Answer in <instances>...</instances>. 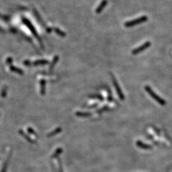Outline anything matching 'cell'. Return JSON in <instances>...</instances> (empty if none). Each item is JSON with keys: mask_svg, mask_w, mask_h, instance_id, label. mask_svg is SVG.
I'll return each mask as SVG.
<instances>
[{"mask_svg": "<svg viewBox=\"0 0 172 172\" xmlns=\"http://www.w3.org/2000/svg\"><path fill=\"white\" fill-rule=\"evenodd\" d=\"M145 91L147 92L148 94H149L156 102L159 103L161 105H163V106L166 105V101H165L163 98H161V97L157 96V95L156 94V93H154L153 90L151 89V87H149V86H145Z\"/></svg>", "mask_w": 172, "mask_h": 172, "instance_id": "1", "label": "cell"}, {"mask_svg": "<svg viewBox=\"0 0 172 172\" xmlns=\"http://www.w3.org/2000/svg\"><path fill=\"white\" fill-rule=\"evenodd\" d=\"M111 77H112V82H113V84H114V87H115V90L117 91V94H118V96H119V97L120 98L121 100H124V95L123 94L122 91L121 90L119 85L118 84L117 80H116V78H115L114 75H113V74H111Z\"/></svg>", "mask_w": 172, "mask_h": 172, "instance_id": "2", "label": "cell"}, {"mask_svg": "<svg viewBox=\"0 0 172 172\" xmlns=\"http://www.w3.org/2000/svg\"><path fill=\"white\" fill-rule=\"evenodd\" d=\"M150 46V42H146V43L140 46V47L133 50L132 51V54L133 55H136V54H139L140 52H141L145 50L146 49H147Z\"/></svg>", "mask_w": 172, "mask_h": 172, "instance_id": "3", "label": "cell"}, {"mask_svg": "<svg viewBox=\"0 0 172 172\" xmlns=\"http://www.w3.org/2000/svg\"><path fill=\"white\" fill-rule=\"evenodd\" d=\"M146 20L145 17H142V18H140V19H136V20H134V21H131L130 22H128L126 24V27H131L133 26H134V25L138 24H140V22H142Z\"/></svg>", "mask_w": 172, "mask_h": 172, "instance_id": "4", "label": "cell"}, {"mask_svg": "<svg viewBox=\"0 0 172 172\" xmlns=\"http://www.w3.org/2000/svg\"><path fill=\"white\" fill-rule=\"evenodd\" d=\"M45 84L46 82L45 80H42L40 81V93L42 95H44L45 93Z\"/></svg>", "mask_w": 172, "mask_h": 172, "instance_id": "5", "label": "cell"}, {"mask_svg": "<svg viewBox=\"0 0 172 172\" xmlns=\"http://www.w3.org/2000/svg\"><path fill=\"white\" fill-rule=\"evenodd\" d=\"M49 63V61L47 60H44V59H42V60H37L36 61H34V62H33L31 65H33V66H39V65H45V64H47Z\"/></svg>", "mask_w": 172, "mask_h": 172, "instance_id": "6", "label": "cell"}, {"mask_svg": "<svg viewBox=\"0 0 172 172\" xmlns=\"http://www.w3.org/2000/svg\"><path fill=\"white\" fill-rule=\"evenodd\" d=\"M76 115L80 117H90L91 115V113L90 112H76Z\"/></svg>", "mask_w": 172, "mask_h": 172, "instance_id": "7", "label": "cell"}, {"mask_svg": "<svg viewBox=\"0 0 172 172\" xmlns=\"http://www.w3.org/2000/svg\"><path fill=\"white\" fill-rule=\"evenodd\" d=\"M136 145L138 147H139L140 148H142V149H150L151 148V147L147 144H144L143 142H140V141H138L136 142Z\"/></svg>", "mask_w": 172, "mask_h": 172, "instance_id": "8", "label": "cell"}, {"mask_svg": "<svg viewBox=\"0 0 172 172\" xmlns=\"http://www.w3.org/2000/svg\"><path fill=\"white\" fill-rule=\"evenodd\" d=\"M61 131H62V129H61V128H56L54 131H51V132H50L49 133H48V134L47 136V137H52V136H54V135H55L56 134L59 133Z\"/></svg>", "mask_w": 172, "mask_h": 172, "instance_id": "9", "label": "cell"}, {"mask_svg": "<svg viewBox=\"0 0 172 172\" xmlns=\"http://www.w3.org/2000/svg\"><path fill=\"white\" fill-rule=\"evenodd\" d=\"M58 61H59V57L58 56H55L54 57V58L53 59V60H52V62L51 64H50V70H53V68L55 66V64L57 63V62H58Z\"/></svg>", "mask_w": 172, "mask_h": 172, "instance_id": "10", "label": "cell"}, {"mask_svg": "<svg viewBox=\"0 0 172 172\" xmlns=\"http://www.w3.org/2000/svg\"><path fill=\"white\" fill-rule=\"evenodd\" d=\"M90 98H97V99H98V100H100V101L103 100V98L101 96H100V95H98V94L91 95V96H90Z\"/></svg>", "mask_w": 172, "mask_h": 172, "instance_id": "11", "label": "cell"}, {"mask_svg": "<svg viewBox=\"0 0 172 172\" xmlns=\"http://www.w3.org/2000/svg\"><path fill=\"white\" fill-rule=\"evenodd\" d=\"M108 108L106 106H103V107H102L101 108H100V110H98V111H97V112H98V113H101V112H104V111H105L106 110H108Z\"/></svg>", "mask_w": 172, "mask_h": 172, "instance_id": "12", "label": "cell"}, {"mask_svg": "<svg viewBox=\"0 0 172 172\" xmlns=\"http://www.w3.org/2000/svg\"><path fill=\"white\" fill-rule=\"evenodd\" d=\"M105 5H106V1L102 2V3H101V5L100 7L98 8V11H100L102 9L103 6H105Z\"/></svg>", "mask_w": 172, "mask_h": 172, "instance_id": "13", "label": "cell"}, {"mask_svg": "<svg viewBox=\"0 0 172 172\" xmlns=\"http://www.w3.org/2000/svg\"><path fill=\"white\" fill-rule=\"evenodd\" d=\"M28 132L29 133H31V134H36V133H35V131H34L33 129L30 128H28Z\"/></svg>", "mask_w": 172, "mask_h": 172, "instance_id": "14", "label": "cell"}, {"mask_svg": "<svg viewBox=\"0 0 172 172\" xmlns=\"http://www.w3.org/2000/svg\"><path fill=\"white\" fill-rule=\"evenodd\" d=\"M24 64L26 66H30V65L32 64V63L30 61H24Z\"/></svg>", "mask_w": 172, "mask_h": 172, "instance_id": "15", "label": "cell"}]
</instances>
